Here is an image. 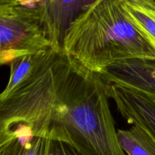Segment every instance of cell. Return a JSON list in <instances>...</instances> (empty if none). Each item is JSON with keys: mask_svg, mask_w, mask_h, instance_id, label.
<instances>
[{"mask_svg": "<svg viewBox=\"0 0 155 155\" xmlns=\"http://www.w3.org/2000/svg\"><path fill=\"white\" fill-rule=\"evenodd\" d=\"M132 22L155 46V0H122Z\"/></svg>", "mask_w": 155, "mask_h": 155, "instance_id": "52a82bcc", "label": "cell"}, {"mask_svg": "<svg viewBox=\"0 0 155 155\" xmlns=\"http://www.w3.org/2000/svg\"><path fill=\"white\" fill-rule=\"evenodd\" d=\"M106 85H115L144 94L155 101V60L120 61L98 74Z\"/></svg>", "mask_w": 155, "mask_h": 155, "instance_id": "277c9868", "label": "cell"}, {"mask_svg": "<svg viewBox=\"0 0 155 155\" xmlns=\"http://www.w3.org/2000/svg\"><path fill=\"white\" fill-rule=\"evenodd\" d=\"M51 47L39 7L0 2V66Z\"/></svg>", "mask_w": 155, "mask_h": 155, "instance_id": "3957f363", "label": "cell"}, {"mask_svg": "<svg viewBox=\"0 0 155 155\" xmlns=\"http://www.w3.org/2000/svg\"><path fill=\"white\" fill-rule=\"evenodd\" d=\"M32 137L14 136L0 144V155H26L29 141Z\"/></svg>", "mask_w": 155, "mask_h": 155, "instance_id": "9c48e42d", "label": "cell"}, {"mask_svg": "<svg viewBox=\"0 0 155 155\" xmlns=\"http://www.w3.org/2000/svg\"><path fill=\"white\" fill-rule=\"evenodd\" d=\"M45 0H17L20 5L29 8H36L40 5Z\"/></svg>", "mask_w": 155, "mask_h": 155, "instance_id": "8fae6325", "label": "cell"}, {"mask_svg": "<svg viewBox=\"0 0 155 155\" xmlns=\"http://www.w3.org/2000/svg\"><path fill=\"white\" fill-rule=\"evenodd\" d=\"M95 0H45L38 7L51 42V47L61 51L65 33L77 15Z\"/></svg>", "mask_w": 155, "mask_h": 155, "instance_id": "8992f818", "label": "cell"}, {"mask_svg": "<svg viewBox=\"0 0 155 155\" xmlns=\"http://www.w3.org/2000/svg\"><path fill=\"white\" fill-rule=\"evenodd\" d=\"M107 93L128 124L142 127L155 139V101L144 94L115 85L107 86Z\"/></svg>", "mask_w": 155, "mask_h": 155, "instance_id": "5b68a950", "label": "cell"}, {"mask_svg": "<svg viewBox=\"0 0 155 155\" xmlns=\"http://www.w3.org/2000/svg\"><path fill=\"white\" fill-rule=\"evenodd\" d=\"M61 51L84 68L100 74L120 61L155 60V46L132 22L122 0H95L72 21Z\"/></svg>", "mask_w": 155, "mask_h": 155, "instance_id": "7a4b0ae2", "label": "cell"}, {"mask_svg": "<svg viewBox=\"0 0 155 155\" xmlns=\"http://www.w3.org/2000/svg\"><path fill=\"white\" fill-rule=\"evenodd\" d=\"M107 85L52 47L20 83L0 93V144L14 136L61 142L80 155H127Z\"/></svg>", "mask_w": 155, "mask_h": 155, "instance_id": "6da1fadb", "label": "cell"}, {"mask_svg": "<svg viewBox=\"0 0 155 155\" xmlns=\"http://www.w3.org/2000/svg\"><path fill=\"white\" fill-rule=\"evenodd\" d=\"M117 137L127 155H155V139L139 126L133 125L129 130H118Z\"/></svg>", "mask_w": 155, "mask_h": 155, "instance_id": "ba28073f", "label": "cell"}, {"mask_svg": "<svg viewBox=\"0 0 155 155\" xmlns=\"http://www.w3.org/2000/svg\"><path fill=\"white\" fill-rule=\"evenodd\" d=\"M46 155H80L67 144L49 139Z\"/></svg>", "mask_w": 155, "mask_h": 155, "instance_id": "30bf717a", "label": "cell"}]
</instances>
